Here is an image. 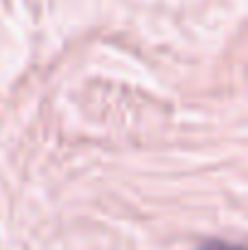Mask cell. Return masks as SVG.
<instances>
[{
    "label": "cell",
    "instance_id": "cell-1",
    "mask_svg": "<svg viewBox=\"0 0 248 250\" xmlns=\"http://www.w3.org/2000/svg\"><path fill=\"white\" fill-rule=\"evenodd\" d=\"M200 250H244V246L226 243V241H207V243H202Z\"/></svg>",
    "mask_w": 248,
    "mask_h": 250
}]
</instances>
